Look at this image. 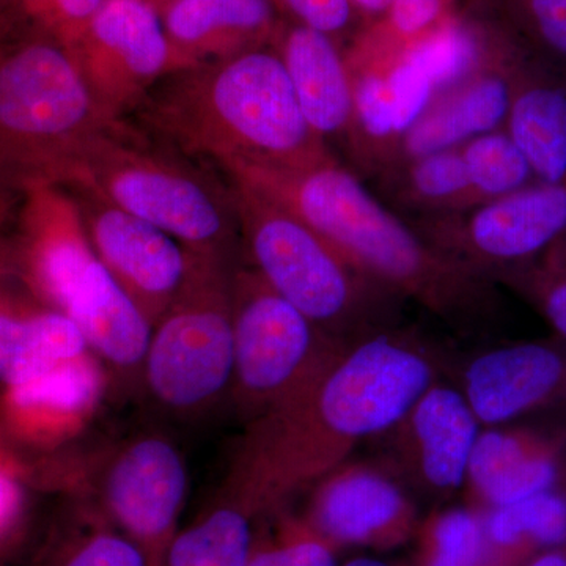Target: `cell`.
Here are the masks:
<instances>
[{
    "label": "cell",
    "mask_w": 566,
    "mask_h": 566,
    "mask_svg": "<svg viewBox=\"0 0 566 566\" xmlns=\"http://www.w3.org/2000/svg\"><path fill=\"white\" fill-rule=\"evenodd\" d=\"M447 0H394L386 13L381 39L371 41L367 55L389 57L422 39L446 20Z\"/></svg>",
    "instance_id": "d6a6232c"
},
{
    "label": "cell",
    "mask_w": 566,
    "mask_h": 566,
    "mask_svg": "<svg viewBox=\"0 0 566 566\" xmlns=\"http://www.w3.org/2000/svg\"><path fill=\"white\" fill-rule=\"evenodd\" d=\"M566 480V428H483L465 490L482 512L515 504Z\"/></svg>",
    "instance_id": "e0dca14e"
},
{
    "label": "cell",
    "mask_w": 566,
    "mask_h": 566,
    "mask_svg": "<svg viewBox=\"0 0 566 566\" xmlns=\"http://www.w3.org/2000/svg\"><path fill=\"white\" fill-rule=\"evenodd\" d=\"M150 2L153 3V6L156 7V9H159V7L164 6V3L167 2V0H150Z\"/></svg>",
    "instance_id": "ab89813d"
},
{
    "label": "cell",
    "mask_w": 566,
    "mask_h": 566,
    "mask_svg": "<svg viewBox=\"0 0 566 566\" xmlns=\"http://www.w3.org/2000/svg\"><path fill=\"white\" fill-rule=\"evenodd\" d=\"M229 177L292 211L360 273L394 296L415 301L450 329L480 333L497 314L494 282L431 244L337 161Z\"/></svg>",
    "instance_id": "7a4b0ae2"
},
{
    "label": "cell",
    "mask_w": 566,
    "mask_h": 566,
    "mask_svg": "<svg viewBox=\"0 0 566 566\" xmlns=\"http://www.w3.org/2000/svg\"><path fill=\"white\" fill-rule=\"evenodd\" d=\"M232 193L253 270L324 334L352 345L394 326L397 296L270 197L238 181Z\"/></svg>",
    "instance_id": "8992f818"
},
{
    "label": "cell",
    "mask_w": 566,
    "mask_h": 566,
    "mask_svg": "<svg viewBox=\"0 0 566 566\" xmlns=\"http://www.w3.org/2000/svg\"><path fill=\"white\" fill-rule=\"evenodd\" d=\"M21 495L17 485L0 474V532L9 528L20 512Z\"/></svg>",
    "instance_id": "d590c367"
},
{
    "label": "cell",
    "mask_w": 566,
    "mask_h": 566,
    "mask_svg": "<svg viewBox=\"0 0 566 566\" xmlns=\"http://www.w3.org/2000/svg\"><path fill=\"white\" fill-rule=\"evenodd\" d=\"M297 24L334 36L344 32L354 13L352 0H281Z\"/></svg>",
    "instance_id": "e575fe53"
},
{
    "label": "cell",
    "mask_w": 566,
    "mask_h": 566,
    "mask_svg": "<svg viewBox=\"0 0 566 566\" xmlns=\"http://www.w3.org/2000/svg\"><path fill=\"white\" fill-rule=\"evenodd\" d=\"M277 44L305 120L323 139L353 129V84L348 63L333 36L305 25H282Z\"/></svg>",
    "instance_id": "44dd1931"
},
{
    "label": "cell",
    "mask_w": 566,
    "mask_h": 566,
    "mask_svg": "<svg viewBox=\"0 0 566 566\" xmlns=\"http://www.w3.org/2000/svg\"><path fill=\"white\" fill-rule=\"evenodd\" d=\"M87 353L80 327L61 312L14 316L0 311V381L10 387Z\"/></svg>",
    "instance_id": "7402d4cb"
},
{
    "label": "cell",
    "mask_w": 566,
    "mask_h": 566,
    "mask_svg": "<svg viewBox=\"0 0 566 566\" xmlns=\"http://www.w3.org/2000/svg\"><path fill=\"white\" fill-rule=\"evenodd\" d=\"M142 104L159 133L229 175L337 161L305 120L275 48L175 71Z\"/></svg>",
    "instance_id": "3957f363"
},
{
    "label": "cell",
    "mask_w": 566,
    "mask_h": 566,
    "mask_svg": "<svg viewBox=\"0 0 566 566\" xmlns=\"http://www.w3.org/2000/svg\"><path fill=\"white\" fill-rule=\"evenodd\" d=\"M70 54L95 102L115 122L181 70L150 0H106Z\"/></svg>",
    "instance_id": "7c38bea8"
},
{
    "label": "cell",
    "mask_w": 566,
    "mask_h": 566,
    "mask_svg": "<svg viewBox=\"0 0 566 566\" xmlns=\"http://www.w3.org/2000/svg\"><path fill=\"white\" fill-rule=\"evenodd\" d=\"M515 290L566 342V230L545 251L501 282Z\"/></svg>",
    "instance_id": "f1b7e54d"
},
{
    "label": "cell",
    "mask_w": 566,
    "mask_h": 566,
    "mask_svg": "<svg viewBox=\"0 0 566 566\" xmlns=\"http://www.w3.org/2000/svg\"><path fill=\"white\" fill-rule=\"evenodd\" d=\"M106 0H46L33 32L44 33L71 51Z\"/></svg>",
    "instance_id": "836d02e7"
},
{
    "label": "cell",
    "mask_w": 566,
    "mask_h": 566,
    "mask_svg": "<svg viewBox=\"0 0 566 566\" xmlns=\"http://www.w3.org/2000/svg\"><path fill=\"white\" fill-rule=\"evenodd\" d=\"M417 230L447 255L497 283L566 230V185L536 181L501 199L424 219Z\"/></svg>",
    "instance_id": "30bf717a"
},
{
    "label": "cell",
    "mask_w": 566,
    "mask_h": 566,
    "mask_svg": "<svg viewBox=\"0 0 566 566\" xmlns=\"http://www.w3.org/2000/svg\"><path fill=\"white\" fill-rule=\"evenodd\" d=\"M63 186L80 207L96 255L155 326L211 260L193 255L172 234L122 210L87 186Z\"/></svg>",
    "instance_id": "8fae6325"
},
{
    "label": "cell",
    "mask_w": 566,
    "mask_h": 566,
    "mask_svg": "<svg viewBox=\"0 0 566 566\" xmlns=\"http://www.w3.org/2000/svg\"><path fill=\"white\" fill-rule=\"evenodd\" d=\"M528 52L531 48L520 40L463 84L439 96L401 137L394 161L405 164L453 150L482 134L504 129L517 66Z\"/></svg>",
    "instance_id": "ac0fdd59"
},
{
    "label": "cell",
    "mask_w": 566,
    "mask_h": 566,
    "mask_svg": "<svg viewBox=\"0 0 566 566\" xmlns=\"http://www.w3.org/2000/svg\"><path fill=\"white\" fill-rule=\"evenodd\" d=\"M158 10L181 70L270 46L282 28L275 0H167Z\"/></svg>",
    "instance_id": "d6986e66"
},
{
    "label": "cell",
    "mask_w": 566,
    "mask_h": 566,
    "mask_svg": "<svg viewBox=\"0 0 566 566\" xmlns=\"http://www.w3.org/2000/svg\"><path fill=\"white\" fill-rule=\"evenodd\" d=\"M352 2L354 10L357 9L368 14H386L394 0H352Z\"/></svg>",
    "instance_id": "74e56055"
},
{
    "label": "cell",
    "mask_w": 566,
    "mask_h": 566,
    "mask_svg": "<svg viewBox=\"0 0 566 566\" xmlns=\"http://www.w3.org/2000/svg\"><path fill=\"white\" fill-rule=\"evenodd\" d=\"M305 523L337 545L392 547L416 527V509L385 468L348 463L318 480Z\"/></svg>",
    "instance_id": "2e32d148"
},
{
    "label": "cell",
    "mask_w": 566,
    "mask_h": 566,
    "mask_svg": "<svg viewBox=\"0 0 566 566\" xmlns=\"http://www.w3.org/2000/svg\"><path fill=\"white\" fill-rule=\"evenodd\" d=\"M342 566H390L382 560H376V558H354V560L346 562V564Z\"/></svg>",
    "instance_id": "f35d334b"
},
{
    "label": "cell",
    "mask_w": 566,
    "mask_h": 566,
    "mask_svg": "<svg viewBox=\"0 0 566 566\" xmlns=\"http://www.w3.org/2000/svg\"><path fill=\"white\" fill-rule=\"evenodd\" d=\"M458 148L480 203L501 199L538 181L505 129L482 134Z\"/></svg>",
    "instance_id": "83f0119b"
},
{
    "label": "cell",
    "mask_w": 566,
    "mask_h": 566,
    "mask_svg": "<svg viewBox=\"0 0 566 566\" xmlns=\"http://www.w3.org/2000/svg\"><path fill=\"white\" fill-rule=\"evenodd\" d=\"M490 545L501 566L516 565L539 547L566 543V480L523 501L485 512Z\"/></svg>",
    "instance_id": "603a6c76"
},
{
    "label": "cell",
    "mask_w": 566,
    "mask_h": 566,
    "mask_svg": "<svg viewBox=\"0 0 566 566\" xmlns=\"http://www.w3.org/2000/svg\"><path fill=\"white\" fill-rule=\"evenodd\" d=\"M117 122L93 137L61 185L87 186L122 210L159 227L189 252L229 263L240 233L232 189L126 139Z\"/></svg>",
    "instance_id": "52a82bcc"
},
{
    "label": "cell",
    "mask_w": 566,
    "mask_h": 566,
    "mask_svg": "<svg viewBox=\"0 0 566 566\" xmlns=\"http://www.w3.org/2000/svg\"><path fill=\"white\" fill-rule=\"evenodd\" d=\"M335 546L304 521H283L273 539H253L248 566H335Z\"/></svg>",
    "instance_id": "4dcf8cb0"
},
{
    "label": "cell",
    "mask_w": 566,
    "mask_h": 566,
    "mask_svg": "<svg viewBox=\"0 0 566 566\" xmlns=\"http://www.w3.org/2000/svg\"><path fill=\"white\" fill-rule=\"evenodd\" d=\"M233 381L252 422L303 389L349 345L323 333L253 268L232 273ZM353 345V344H352Z\"/></svg>",
    "instance_id": "ba28073f"
},
{
    "label": "cell",
    "mask_w": 566,
    "mask_h": 566,
    "mask_svg": "<svg viewBox=\"0 0 566 566\" xmlns=\"http://www.w3.org/2000/svg\"><path fill=\"white\" fill-rule=\"evenodd\" d=\"M20 226L41 293L80 327L91 353L123 375H139L153 326L104 266L80 207L63 185L20 193Z\"/></svg>",
    "instance_id": "5b68a950"
},
{
    "label": "cell",
    "mask_w": 566,
    "mask_h": 566,
    "mask_svg": "<svg viewBox=\"0 0 566 566\" xmlns=\"http://www.w3.org/2000/svg\"><path fill=\"white\" fill-rule=\"evenodd\" d=\"M483 427L458 387L436 381L387 439L390 472L423 493L446 497L465 486L469 461Z\"/></svg>",
    "instance_id": "5bb4252c"
},
{
    "label": "cell",
    "mask_w": 566,
    "mask_h": 566,
    "mask_svg": "<svg viewBox=\"0 0 566 566\" xmlns=\"http://www.w3.org/2000/svg\"><path fill=\"white\" fill-rule=\"evenodd\" d=\"M441 356L408 331L354 342L293 397L249 422L222 494L253 516L348 460L389 431L439 381Z\"/></svg>",
    "instance_id": "6da1fadb"
},
{
    "label": "cell",
    "mask_w": 566,
    "mask_h": 566,
    "mask_svg": "<svg viewBox=\"0 0 566 566\" xmlns=\"http://www.w3.org/2000/svg\"><path fill=\"white\" fill-rule=\"evenodd\" d=\"M504 129L536 180L566 185V73L532 48L517 66Z\"/></svg>",
    "instance_id": "ffe728a7"
},
{
    "label": "cell",
    "mask_w": 566,
    "mask_h": 566,
    "mask_svg": "<svg viewBox=\"0 0 566 566\" xmlns=\"http://www.w3.org/2000/svg\"><path fill=\"white\" fill-rule=\"evenodd\" d=\"M188 485L180 450L163 436H142L112 458L99 493L112 526L163 560Z\"/></svg>",
    "instance_id": "4fadbf2b"
},
{
    "label": "cell",
    "mask_w": 566,
    "mask_h": 566,
    "mask_svg": "<svg viewBox=\"0 0 566 566\" xmlns=\"http://www.w3.org/2000/svg\"><path fill=\"white\" fill-rule=\"evenodd\" d=\"M527 566H566V543L535 557Z\"/></svg>",
    "instance_id": "8d00e7d4"
},
{
    "label": "cell",
    "mask_w": 566,
    "mask_h": 566,
    "mask_svg": "<svg viewBox=\"0 0 566 566\" xmlns=\"http://www.w3.org/2000/svg\"><path fill=\"white\" fill-rule=\"evenodd\" d=\"M252 513L221 494L191 526L177 532L163 566H248L253 546Z\"/></svg>",
    "instance_id": "cb8c5ba5"
},
{
    "label": "cell",
    "mask_w": 566,
    "mask_h": 566,
    "mask_svg": "<svg viewBox=\"0 0 566 566\" xmlns=\"http://www.w3.org/2000/svg\"><path fill=\"white\" fill-rule=\"evenodd\" d=\"M458 389L483 428L566 409V342L486 349L464 364Z\"/></svg>",
    "instance_id": "9a60e30c"
},
{
    "label": "cell",
    "mask_w": 566,
    "mask_h": 566,
    "mask_svg": "<svg viewBox=\"0 0 566 566\" xmlns=\"http://www.w3.org/2000/svg\"><path fill=\"white\" fill-rule=\"evenodd\" d=\"M401 196L406 203L433 214H449L480 205L460 148L431 153L403 164Z\"/></svg>",
    "instance_id": "484cf974"
},
{
    "label": "cell",
    "mask_w": 566,
    "mask_h": 566,
    "mask_svg": "<svg viewBox=\"0 0 566 566\" xmlns=\"http://www.w3.org/2000/svg\"><path fill=\"white\" fill-rule=\"evenodd\" d=\"M57 566H163V560L117 527L103 524L84 532Z\"/></svg>",
    "instance_id": "1f68e13d"
},
{
    "label": "cell",
    "mask_w": 566,
    "mask_h": 566,
    "mask_svg": "<svg viewBox=\"0 0 566 566\" xmlns=\"http://www.w3.org/2000/svg\"><path fill=\"white\" fill-rule=\"evenodd\" d=\"M102 390V368L87 353L24 385L11 387V401L22 409H40L66 420H77L91 415Z\"/></svg>",
    "instance_id": "d4e9b609"
},
{
    "label": "cell",
    "mask_w": 566,
    "mask_h": 566,
    "mask_svg": "<svg viewBox=\"0 0 566 566\" xmlns=\"http://www.w3.org/2000/svg\"><path fill=\"white\" fill-rule=\"evenodd\" d=\"M505 22L536 54L566 63V0H504Z\"/></svg>",
    "instance_id": "f546056e"
},
{
    "label": "cell",
    "mask_w": 566,
    "mask_h": 566,
    "mask_svg": "<svg viewBox=\"0 0 566 566\" xmlns=\"http://www.w3.org/2000/svg\"><path fill=\"white\" fill-rule=\"evenodd\" d=\"M114 123L59 41L40 32L0 40V191L61 185L82 148Z\"/></svg>",
    "instance_id": "277c9868"
},
{
    "label": "cell",
    "mask_w": 566,
    "mask_h": 566,
    "mask_svg": "<svg viewBox=\"0 0 566 566\" xmlns=\"http://www.w3.org/2000/svg\"><path fill=\"white\" fill-rule=\"evenodd\" d=\"M420 566H501L490 545L485 512L449 509L436 513L422 527Z\"/></svg>",
    "instance_id": "4316f807"
},
{
    "label": "cell",
    "mask_w": 566,
    "mask_h": 566,
    "mask_svg": "<svg viewBox=\"0 0 566 566\" xmlns=\"http://www.w3.org/2000/svg\"><path fill=\"white\" fill-rule=\"evenodd\" d=\"M232 273L207 263L153 326L142 378L177 412L210 408L233 381Z\"/></svg>",
    "instance_id": "9c48e42d"
}]
</instances>
